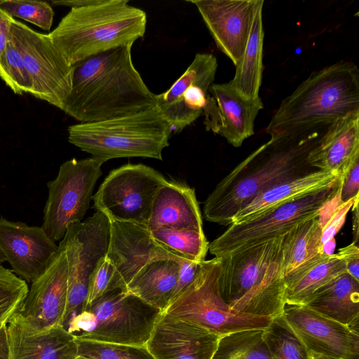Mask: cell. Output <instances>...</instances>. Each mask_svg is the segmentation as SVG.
I'll use <instances>...</instances> for the list:
<instances>
[{"label":"cell","mask_w":359,"mask_h":359,"mask_svg":"<svg viewBox=\"0 0 359 359\" xmlns=\"http://www.w3.org/2000/svg\"><path fill=\"white\" fill-rule=\"evenodd\" d=\"M105 257L113 269L110 290L126 292L133 278L149 262L158 259H181L162 248L147 226L110 221V236Z\"/></svg>","instance_id":"cell-17"},{"label":"cell","mask_w":359,"mask_h":359,"mask_svg":"<svg viewBox=\"0 0 359 359\" xmlns=\"http://www.w3.org/2000/svg\"><path fill=\"white\" fill-rule=\"evenodd\" d=\"M11 36L18 48L33 83L32 95L62 110L71 90L73 66L48 34L13 20Z\"/></svg>","instance_id":"cell-13"},{"label":"cell","mask_w":359,"mask_h":359,"mask_svg":"<svg viewBox=\"0 0 359 359\" xmlns=\"http://www.w3.org/2000/svg\"><path fill=\"white\" fill-rule=\"evenodd\" d=\"M219 338L197 325L161 312L146 347L155 359H211Z\"/></svg>","instance_id":"cell-21"},{"label":"cell","mask_w":359,"mask_h":359,"mask_svg":"<svg viewBox=\"0 0 359 359\" xmlns=\"http://www.w3.org/2000/svg\"><path fill=\"white\" fill-rule=\"evenodd\" d=\"M263 5L264 1L257 0L245 50L235 66L234 76L229 82L239 93L252 99L259 97L262 79L264 35L262 22Z\"/></svg>","instance_id":"cell-29"},{"label":"cell","mask_w":359,"mask_h":359,"mask_svg":"<svg viewBox=\"0 0 359 359\" xmlns=\"http://www.w3.org/2000/svg\"><path fill=\"white\" fill-rule=\"evenodd\" d=\"M5 262H6V259L4 255H3V253L1 252V251L0 250V266Z\"/></svg>","instance_id":"cell-49"},{"label":"cell","mask_w":359,"mask_h":359,"mask_svg":"<svg viewBox=\"0 0 359 359\" xmlns=\"http://www.w3.org/2000/svg\"><path fill=\"white\" fill-rule=\"evenodd\" d=\"M128 0H97L71 8L48 35L71 65L144 36L147 15Z\"/></svg>","instance_id":"cell-5"},{"label":"cell","mask_w":359,"mask_h":359,"mask_svg":"<svg viewBox=\"0 0 359 359\" xmlns=\"http://www.w3.org/2000/svg\"><path fill=\"white\" fill-rule=\"evenodd\" d=\"M2 326H4V325H0V327H1Z\"/></svg>","instance_id":"cell-51"},{"label":"cell","mask_w":359,"mask_h":359,"mask_svg":"<svg viewBox=\"0 0 359 359\" xmlns=\"http://www.w3.org/2000/svg\"><path fill=\"white\" fill-rule=\"evenodd\" d=\"M112 276V266L109 261L104 257L90 278L84 310L110 290Z\"/></svg>","instance_id":"cell-38"},{"label":"cell","mask_w":359,"mask_h":359,"mask_svg":"<svg viewBox=\"0 0 359 359\" xmlns=\"http://www.w3.org/2000/svg\"><path fill=\"white\" fill-rule=\"evenodd\" d=\"M327 128L294 137L270 139L226 175L204 202L210 222L229 226L234 215L266 190L316 170L308 163L310 151Z\"/></svg>","instance_id":"cell-1"},{"label":"cell","mask_w":359,"mask_h":359,"mask_svg":"<svg viewBox=\"0 0 359 359\" xmlns=\"http://www.w3.org/2000/svg\"><path fill=\"white\" fill-rule=\"evenodd\" d=\"M0 8L12 18L27 21L45 31H49L53 22L54 11L51 6L41 1H0Z\"/></svg>","instance_id":"cell-36"},{"label":"cell","mask_w":359,"mask_h":359,"mask_svg":"<svg viewBox=\"0 0 359 359\" xmlns=\"http://www.w3.org/2000/svg\"><path fill=\"white\" fill-rule=\"evenodd\" d=\"M309 359H338L334 358H331L323 355H317V354H310Z\"/></svg>","instance_id":"cell-48"},{"label":"cell","mask_w":359,"mask_h":359,"mask_svg":"<svg viewBox=\"0 0 359 359\" xmlns=\"http://www.w3.org/2000/svg\"><path fill=\"white\" fill-rule=\"evenodd\" d=\"M6 325L0 327V359H8V343Z\"/></svg>","instance_id":"cell-45"},{"label":"cell","mask_w":359,"mask_h":359,"mask_svg":"<svg viewBox=\"0 0 359 359\" xmlns=\"http://www.w3.org/2000/svg\"><path fill=\"white\" fill-rule=\"evenodd\" d=\"M149 231L162 228L203 232L194 189L168 182L157 191L147 226Z\"/></svg>","instance_id":"cell-24"},{"label":"cell","mask_w":359,"mask_h":359,"mask_svg":"<svg viewBox=\"0 0 359 359\" xmlns=\"http://www.w3.org/2000/svg\"><path fill=\"white\" fill-rule=\"evenodd\" d=\"M168 181L143 164H126L112 170L93 196V207L110 221L147 226L158 189Z\"/></svg>","instance_id":"cell-9"},{"label":"cell","mask_w":359,"mask_h":359,"mask_svg":"<svg viewBox=\"0 0 359 359\" xmlns=\"http://www.w3.org/2000/svg\"><path fill=\"white\" fill-rule=\"evenodd\" d=\"M109 236L110 220L99 211L67 226L58 245L67 263L65 325L73 314L84 310L90 278L106 256Z\"/></svg>","instance_id":"cell-10"},{"label":"cell","mask_w":359,"mask_h":359,"mask_svg":"<svg viewBox=\"0 0 359 359\" xmlns=\"http://www.w3.org/2000/svg\"><path fill=\"white\" fill-rule=\"evenodd\" d=\"M67 276L65 252L59 248L47 270L31 283L21 308L13 318L34 332L65 327Z\"/></svg>","instance_id":"cell-15"},{"label":"cell","mask_w":359,"mask_h":359,"mask_svg":"<svg viewBox=\"0 0 359 359\" xmlns=\"http://www.w3.org/2000/svg\"><path fill=\"white\" fill-rule=\"evenodd\" d=\"M340 176L316 170L278 184L260 194L233 217L231 224L257 218L276 208L333 184Z\"/></svg>","instance_id":"cell-25"},{"label":"cell","mask_w":359,"mask_h":359,"mask_svg":"<svg viewBox=\"0 0 359 359\" xmlns=\"http://www.w3.org/2000/svg\"><path fill=\"white\" fill-rule=\"evenodd\" d=\"M263 108L259 97H245L229 82L213 83L203 111L204 125L207 131L218 134L233 147H239L254 135L255 118Z\"/></svg>","instance_id":"cell-19"},{"label":"cell","mask_w":359,"mask_h":359,"mask_svg":"<svg viewBox=\"0 0 359 359\" xmlns=\"http://www.w3.org/2000/svg\"><path fill=\"white\" fill-rule=\"evenodd\" d=\"M340 177L332 185L280 205L248 222L231 224L213 241L208 250L216 257L237 249L283 236L297 224L319 216L338 195Z\"/></svg>","instance_id":"cell-8"},{"label":"cell","mask_w":359,"mask_h":359,"mask_svg":"<svg viewBox=\"0 0 359 359\" xmlns=\"http://www.w3.org/2000/svg\"><path fill=\"white\" fill-rule=\"evenodd\" d=\"M359 157V112L330 124L307 160L314 169L339 176Z\"/></svg>","instance_id":"cell-23"},{"label":"cell","mask_w":359,"mask_h":359,"mask_svg":"<svg viewBox=\"0 0 359 359\" xmlns=\"http://www.w3.org/2000/svg\"><path fill=\"white\" fill-rule=\"evenodd\" d=\"M282 315L310 354L359 359V332L303 304H285Z\"/></svg>","instance_id":"cell-16"},{"label":"cell","mask_w":359,"mask_h":359,"mask_svg":"<svg viewBox=\"0 0 359 359\" xmlns=\"http://www.w3.org/2000/svg\"><path fill=\"white\" fill-rule=\"evenodd\" d=\"M355 112H359V70L352 62H339L312 72L286 97L266 133L273 140L294 137Z\"/></svg>","instance_id":"cell-3"},{"label":"cell","mask_w":359,"mask_h":359,"mask_svg":"<svg viewBox=\"0 0 359 359\" xmlns=\"http://www.w3.org/2000/svg\"><path fill=\"white\" fill-rule=\"evenodd\" d=\"M323 226L318 216L297 224L283 235L281 262L283 278L299 266L323 254L321 243Z\"/></svg>","instance_id":"cell-30"},{"label":"cell","mask_w":359,"mask_h":359,"mask_svg":"<svg viewBox=\"0 0 359 359\" xmlns=\"http://www.w3.org/2000/svg\"><path fill=\"white\" fill-rule=\"evenodd\" d=\"M172 130L151 108L111 119L81 123L68 128V140L104 163L118 158L162 160Z\"/></svg>","instance_id":"cell-6"},{"label":"cell","mask_w":359,"mask_h":359,"mask_svg":"<svg viewBox=\"0 0 359 359\" xmlns=\"http://www.w3.org/2000/svg\"><path fill=\"white\" fill-rule=\"evenodd\" d=\"M358 201H359V196L355 198L353 205L351 208L352 212H353V222H352L353 242L352 243H353L356 245L359 241Z\"/></svg>","instance_id":"cell-44"},{"label":"cell","mask_w":359,"mask_h":359,"mask_svg":"<svg viewBox=\"0 0 359 359\" xmlns=\"http://www.w3.org/2000/svg\"><path fill=\"white\" fill-rule=\"evenodd\" d=\"M154 241L170 253L186 260H205L209 243L204 232L162 227L150 231Z\"/></svg>","instance_id":"cell-31"},{"label":"cell","mask_w":359,"mask_h":359,"mask_svg":"<svg viewBox=\"0 0 359 359\" xmlns=\"http://www.w3.org/2000/svg\"><path fill=\"white\" fill-rule=\"evenodd\" d=\"M97 1V0L53 1L52 4L57 6H65L74 8L94 4Z\"/></svg>","instance_id":"cell-46"},{"label":"cell","mask_w":359,"mask_h":359,"mask_svg":"<svg viewBox=\"0 0 359 359\" xmlns=\"http://www.w3.org/2000/svg\"><path fill=\"white\" fill-rule=\"evenodd\" d=\"M200 266L201 262L186 259L180 262L177 280L170 302L175 299L193 282L199 271Z\"/></svg>","instance_id":"cell-41"},{"label":"cell","mask_w":359,"mask_h":359,"mask_svg":"<svg viewBox=\"0 0 359 359\" xmlns=\"http://www.w3.org/2000/svg\"><path fill=\"white\" fill-rule=\"evenodd\" d=\"M14 18L0 8V56L3 53L11 35Z\"/></svg>","instance_id":"cell-43"},{"label":"cell","mask_w":359,"mask_h":359,"mask_svg":"<svg viewBox=\"0 0 359 359\" xmlns=\"http://www.w3.org/2000/svg\"><path fill=\"white\" fill-rule=\"evenodd\" d=\"M0 250L14 273L32 283L47 270L59 248L41 226L1 217Z\"/></svg>","instance_id":"cell-18"},{"label":"cell","mask_w":359,"mask_h":359,"mask_svg":"<svg viewBox=\"0 0 359 359\" xmlns=\"http://www.w3.org/2000/svg\"><path fill=\"white\" fill-rule=\"evenodd\" d=\"M220 269L219 257L201 262L193 282L162 313L197 325L219 337L266 328L272 317L239 312L224 302L219 288Z\"/></svg>","instance_id":"cell-7"},{"label":"cell","mask_w":359,"mask_h":359,"mask_svg":"<svg viewBox=\"0 0 359 359\" xmlns=\"http://www.w3.org/2000/svg\"><path fill=\"white\" fill-rule=\"evenodd\" d=\"M280 236L219 257L220 294L232 309L275 317L285 305Z\"/></svg>","instance_id":"cell-4"},{"label":"cell","mask_w":359,"mask_h":359,"mask_svg":"<svg viewBox=\"0 0 359 359\" xmlns=\"http://www.w3.org/2000/svg\"><path fill=\"white\" fill-rule=\"evenodd\" d=\"M355 198L346 203L339 204L334 208L329 219L322 229V245L326 241L334 238V236L340 230L345 222L346 215L353 205Z\"/></svg>","instance_id":"cell-40"},{"label":"cell","mask_w":359,"mask_h":359,"mask_svg":"<svg viewBox=\"0 0 359 359\" xmlns=\"http://www.w3.org/2000/svg\"><path fill=\"white\" fill-rule=\"evenodd\" d=\"M359 196V157L340 176L339 202L346 203Z\"/></svg>","instance_id":"cell-39"},{"label":"cell","mask_w":359,"mask_h":359,"mask_svg":"<svg viewBox=\"0 0 359 359\" xmlns=\"http://www.w3.org/2000/svg\"><path fill=\"white\" fill-rule=\"evenodd\" d=\"M0 78L17 95L32 93V79L11 35L0 56Z\"/></svg>","instance_id":"cell-34"},{"label":"cell","mask_w":359,"mask_h":359,"mask_svg":"<svg viewBox=\"0 0 359 359\" xmlns=\"http://www.w3.org/2000/svg\"><path fill=\"white\" fill-rule=\"evenodd\" d=\"M6 330L8 359H74L78 355L76 336L63 326L34 332L13 318Z\"/></svg>","instance_id":"cell-22"},{"label":"cell","mask_w":359,"mask_h":359,"mask_svg":"<svg viewBox=\"0 0 359 359\" xmlns=\"http://www.w3.org/2000/svg\"><path fill=\"white\" fill-rule=\"evenodd\" d=\"M337 254L344 260L346 272L359 280V248L358 245L351 243L347 246L339 248Z\"/></svg>","instance_id":"cell-42"},{"label":"cell","mask_w":359,"mask_h":359,"mask_svg":"<svg viewBox=\"0 0 359 359\" xmlns=\"http://www.w3.org/2000/svg\"><path fill=\"white\" fill-rule=\"evenodd\" d=\"M78 355L93 359H155L146 346H128L78 340Z\"/></svg>","instance_id":"cell-37"},{"label":"cell","mask_w":359,"mask_h":359,"mask_svg":"<svg viewBox=\"0 0 359 359\" xmlns=\"http://www.w3.org/2000/svg\"><path fill=\"white\" fill-rule=\"evenodd\" d=\"M130 43L73 66L72 90L62 111L81 123L136 114L154 107L156 95L135 69Z\"/></svg>","instance_id":"cell-2"},{"label":"cell","mask_w":359,"mask_h":359,"mask_svg":"<svg viewBox=\"0 0 359 359\" xmlns=\"http://www.w3.org/2000/svg\"><path fill=\"white\" fill-rule=\"evenodd\" d=\"M346 271L344 260L337 254L320 255L285 276L287 304H304L319 288Z\"/></svg>","instance_id":"cell-27"},{"label":"cell","mask_w":359,"mask_h":359,"mask_svg":"<svg viewBox=\"0 0 359 359\" xmlns=\"http://www.w3.org/2000/svg\"><path fill=\"white\" fill-rule=\"evenodd\" d=\"M86 309L93 313L91 332L76 339L128 346H146L161 311L137 296L115 288Z\"/></svg>","instance_id":"cell-12"},{"label":"cell","mask_w":359,"mask_h":359,"mask_svg":"<svg viewBox=\"0 0 359 359\" xmlns=\"http://www.w3.org/2000/svg\"><path fill=\"white\" fill-rule=\"evenodd\" d=\"M263 330H243L220 337L211 359H271Z\"/></svg>","instance_id":"cell-32"},{"label":"cell","mask_w":359,"mask_h":359,"mask_svg":"<svg viewBox=\"0 0 359 359\" xmlns=\"http://www.w3.org/2000/svg\"><path fill=\"white\" fill-rule=\"evenodd\" d=\"M216 46L236 66L247 43L257 0H196Z\"/></svg>","instance_id":"cell-20"},{"label":"cell","mask_w":359,"mask_h":359,"mask_svg":"<svg viewBox=\"0 0 359 359\" xmlns=\"http://www.w3.org/2000/svg\"><path fill=\"white\" fill-rule=\"evenodd\" d=\"M74 359H93L90 357L85 356L83 355H77Z\"/></svg>","instance_id":"cell-50"},{"label":"cell","mask_w":359,"mask_h":359,"mask_svg":"<svg viewBox=\"0 0 359 359\" xmlns=\"http://www.w3.org/2000/svg\"><path fill=\"white\" fill-rule=\"evenodd\" d=\"M28 290L27 283L12 270L0 266V325H6L18 313Z\"/></svg>","instance_id":"cell-35"},{"label":"cell","mask_w":359,"mask_h":359,"mask_svg":"<svg viewBox=\"0 0 359 359\" xmlns=\"http://www.w3.org/2000/svg\"><path fill=\"white\" fill-rule=\"evenodd\" d=\"M303 305L359 331V280L346 271L319 288Z\"/></svg>","instance_id":"cell-26"},{"label":"cell","mask_w":359,"mask_h":359,"mask_svg":"<svg viewBox=\"0 0 359 359\" xmlns=\"http://www.w3.org/2000/svg\"><path fill=\"white\" fill-rule=\"evenodd\" d=\"M103 163L93 157L68 160L60 165L57 177L48 182L41 227L53 241L63 238L69 224L83 219Z\"/></svg>","instance_id":"cell-11"},{"label":"cell","mask_w":359,"mask_h":359,"mask_svg":"<svg viewBox=\"0 0 359 359\" xmlns=\"http://www.w3.org/2000/svg\"><path fill=\"white\" fill-rule=\"evenodd\" d=\"M217 66L213 55L197 53L172 85L156 95L154 108L172 132L182 131L203 114Z\"/></svg>","instance_id":"cell-14"},{"label":"cell","mask_w":359,"mask_h":359,"mask_svg":"<svg viewBox=\"0 0 359 359\" xmlns=\"http://www.w3.org/2000/svg\"><path fill=\"white\" fill-rule=\"evenodd\" d=\"M336 245V241L334 238L330 239L326 241L322 245V252L323 254L327 255H331L334 254V250Z\"/></svg>","instance_id":"cell-47"},{"label":"cell","mask_w":359,"mask_h":359,"mask_svg":"<svg viewBox=\"0 0 359 359\" xmlns=\"http://www.w3.org/2000/svg\"><path fill=\"white\" fill-rule=\"evenodd\" d=\"M182 260L158 259L149 262L130 282L126 292L163 312L175 290Z\"/></svg>","instance_id":"cell-28"},{"label":"cell","mask_w":359,"mask_h":359,"mask_svg":"<svg viewBox=\"0 0 359 359\" xmlns=\"http://www.w3.org/2000/svg\"><path fill=\"white\" fill-rule=\"evenodd\" d=\"M271 359H309V353L282 314L273 317L263 330Z\"/></svg>","instance_id":"cell-33"}]
</instances>
